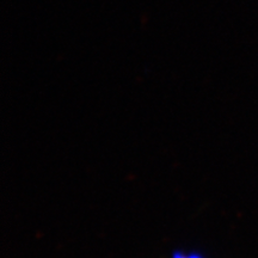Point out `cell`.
I'll use <instances>...</instances> for the list:
<instances>
[{
  "label": "cell",
  "mask_w": 258,
  "mask_h": 258,
  "mask_svg": "<svg viewBox=\"0 0 258 258\" xmlns=\"http://www.w3.org/2000/svg\"><path fill=\"white\" fill-rule=\"evenodd\" d=\"M173 258H202L199 254H183V253H175Z\"/></svg>",
  "instance_id": "6da1fadb"
}]
</instances>
